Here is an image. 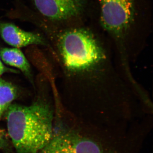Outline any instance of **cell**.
<instances>
[{"label":"cell","instance_id":"obj_1","mask_svg":"<svg viewBox=\"0 0 153 153\" xmlns=\"http://www.w3.org/2000/svg\"><path fill=\"white\" fill-rule=\"evenodd\" d=\"M100 27L123 56L143 46L152 27L151 0H95Z\"/></svg>","mask_w":153,"mask_h":153},{"label":"cell","instance_id":"obj_2","mask_svg":"<svg viewBox=\"0 0 153 153\" xmlns=\"http://www.w3.org/2000/svg\"><path fill=\"white\" fill-rule=\"evenodd\" d=\"M101 39L92 30L78 29L66 33L59 39L57 47L61 61L75 82L101 85L109 75V55Z\"/></svg>","mask_w":153,"mask_h":153},{"label":"cell","instance_id":"obj_3","mask_svg":"<svg viewBox=\"0 0 153 153\" xmlns=\"http://www.w3.org/2000/svg\"><path fill=\"white\" fill-rule=\"evenodd\" d=\"M6 112L8 131L16 153H39L51 139L54 117L47 102L12 104Z\"/></svg>","mask_w":153,"mask_h":153},{"label":"cell","instance_id":"obj_4","mask_svg":"<svg viewBox=\"0 0 153 153\" xmlns=\"http://www.w3.org/2000/svg\"><path fill=\"white\" fill-rule=\"evenodd\" d=\"M42 16L58 27L83 23L88 0H31Z\"/></svg>","mask_w":153,"mask_h":153},{"label":"cell","instance_id":"obj_5","mask_svg":"<svg viewBox=\"0 0 153 153\" xmlns=\"http://www.w3.org/2000/svg\"><path fill=\"white\" fill-rule=\"evenodd\" d=\"M39 153H112L100 143L72 129H60Z\"/></svg>","mask_w":153,"mask_h":153},{"label":"cell","instance_id":"obj_6","mask_svg":"<svg viewBox=\"0 0 153 153\" xmlns=\"http://www.w3.org/2000/svg\"><path fill=\"white\" fill-rule=\"evenodd\" d=\"M0 36L6 43L15 48L46 44L40 34L25 31L11 23H0Z\"/></svg>","mask_w":153,"mask_h":153},{"label":"cell","instance_id":"obj_7","mask_svg":"<svg viewBox=\"0 0 153 153\" xmlns=\"http://www.w3.org/2000/svg\"><path fill=\"white\" fill-rule=\"evenodd\" d=\"M0 57L4 63L20 69L30 78L31 70L30 63L19 48H2L0 49Z\"/></svg>","mask_w":153,"mask_h":153},{"label":"cell","instance_id":"obj_8","mask_svg":"<svg viewBox=\"0 0 153 153\" xmlns=\"http://www.w3.org/2000/svg\"><path fill=\"white\" fill-rule=\"evenodd\" d=\"M16 88L10 82L0 79V105L6 111L17 96Z\"/></svg>","mask_w":153,"mask_h":153},{"label":"cell","instance_id":"obj_9","mask_svg":"<svg viewBox=\"0 0 153 153\" xmlns=\"http://www.w3.org/2000/svg\"><path fill=\"white\" fill-rule=\"evenodd\" d=\"M4 112V111L0 105V119ZM8 147V143L4 135V134L0 130V149L3 150H7Z\"/></svg>","mask_w":153,"mask_h":153},{"label":"cell","instance_id":"obj_10","mask_svg":"<svg viewBox=\"0 0 153 153\" xmlns=\"http://www.w3.org/2000/svg\"><path fill=\"white\" fill-rule=\"evenodd\" d=\"M7 71V68L4 66L1 60L0 59V76Z\"/></svg>","mask_w":153,"mask_h":153}]
</instances>
